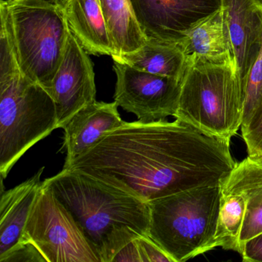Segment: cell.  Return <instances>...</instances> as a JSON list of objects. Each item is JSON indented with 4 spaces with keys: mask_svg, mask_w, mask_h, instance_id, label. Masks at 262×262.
I'll return each instance as SVG.
<instances>
[{
    "mask_svg": "<svg viewBox=\"0 0 262 262\" xmlns=\"http://www.w3.org/2000/svg\"><path fill=\"white\" fill-rule=\"evenodd\" d=\"M236 163L230 141L176 119L125 122L63 168L151 202L222 185Z\"/></svg>",
    "mask_w": 262,
    "mask_h": 262,
    "instance_id": "1",
    "label": "cell"
},
{
    "mask_svg": "<svg viewBox=\"0 0 262 262\" xmlns=\"http://www.w3.org/2000/svg\"><path fill=\"white\" fill-rule=\"evenodd\" d=\"M43 183L70 210L101 262L113 261L125 245L148 236L149 206L136 196L67 168Z\"/></svg>",
    "mask_w": 262,
    "mask_h": 262,
    "instance_id": "2",
    "label": "cell"
},
{
    "mask_svg": "<svg viewBox=\"0 0 262 262\" xmlns=\"http://www.w3.org/2000/svg\"><path fill=\"white\" fill-rule=\"evenodd\" d=\"M57 128L54 100L21 71L7 27L0 30V174Z\"/></svg>",
    "mask_w": 262,
    "mask_h": 262,
    "instance_id": "3",
    "label": "cell"
},
{
    "mask_svg": "<svg viewBox=\"0 0 262 262\" xmlns=\"http://www.w3.org/2000/svg\"><path fill=\"white\" fill-rule=\"evenodd\" d=\"M0 20L21 71L50 92L70 33L62 0H1Z\"/></svg>",
    "mask_w": 262,
    "mask_h": 262,
    "instance_id": "4",
    "label": "cell"
},
{
    "mask_svg": "<svg viewBox=\"0 0 262 262\" xmlns=\"http://www.w3.org/2000/svg\"><path fill=\"white\" fill-rule=\"evenodd\" d=\"M221 185L191 188L148 202V236L174 262L217 248Z\"/></svg>",
    "mask_w": 262,
    "mask_h": 262,
    "instance_id": "5",
    "label": "cell"
},
{
    "mask_svg": "<svg viewBox=\"0 0 262 262\" xmlns=\"http://www.w3.org/2000/svg\"><path fill=\"white\" fill-rule=\"evenodd\" d=\"M174 118L208 136L231 140L242 127L245 93L233 64L188 60Z\"/></svg>",
    "mask_w": 262,
    "mask_h": 262,
    "instance_id": "6",
    "label": "cell"
},
{
    "mask_svg": "<svg viewBox=\"0 0 262 262\" xmlns=\"http://www.w3.org/2000/svg\"><path fill=\"white\" fill-rule=\"evenodd\" d=\"M22 242L33 244L47 262H101L99 252L70 210L44 183L29 216Z\"/></svg>",
    "mask_w": 262,
    "mask_h": 262,
    "instance_id": "7",
    "label": "cell"
},
{
    "mask_svg": "<svg viewBox=\"0 0 262 262\" xmlns=\"http://www.w3.org/2000/svg\"><path fill=\"white\" fill-rule=\"evenodd\" d=\"M116 75L114 102L142 123L165 120L176 116L182 81L141 71L114 61Z\"/></svg>",
    "mask_w": 262,
    "mask_h": 262,
    "instance_id": "8",
    "label": "cell"
},
{
    "mask_svg": "<svg viewBox=\"0 0 262 262\" xmlns=\"http://www.w3.org/2000/svg\"><path fill=\"white\" fill-rule=\"evenodd\" d=\"M147 39L179 42L193 26L222 8V0H129Z\"/></svg>",
    "mask_w": 262,
    "mask_h": 262,
    "instance_id": "9",
    "label": "cell"
},
{
    "mask_svg": "<svg viewBox=\"0 0 262 262\" xmlns=\"http://www.w3.org/2000/svg\"><path fill=\"white\" fill-rule=\"evenodd\" d=\"M49 93L56 104L58 128H63L81 108L96 101L93 62L71 31Z\"/></svg>",
    "mask_w": 262,
    "mask_h": 262,
    "instance_id": "10",
    "label": "cell"
},
{
    "mask_svg": "<svg viewBox=\"0 0 262 262\" xmlns=\"http://www.w3.org/2000/svg\"><path fill=\"white\" fill-rule=\"evenodd\" d=\"M234 67L243 83L262 42V7L257 0H222Z\"/></svg>",
    "mask_w": 262,
    "mask_h": 262,
    "instance_id": "11",
    "label": "cell"
},
{
    "mask_svg": "<svg viewBox=\"0 0 262 262\" xmlns=\"http://www.w3.org/2000/svg\"><path fill=\"white\" fill-rule=\"evenodd\" d=\"M116 102H95L85 105L64 127V148L67 151L64 166L91 148L107 133L125 123Z\"/></svg>",
    "mask_w": 262,
    "mask_h": 262,
    "instance_id": "12",
    "label": "cell"
},
{
    "mask_svg": "<svg viewBox=\"0 0 262 262\" xmlns=\"http://www.w3.org/2000/svg\"><path fill=\"white\" fill-rule=\"evenodd\" d=\"M45 167L17 186L2 191L0 199V258L22 240L33 205L42 188Z\"/></svg>",
    "mask_w": 262,
    "mask_h": 262,
    "instance_id": "13",
    "label": "cell"
},
{
    "mask_svg": "<svg viewBox=\"0 0 262 262\" xmlns=\"http://www.w3.org/2000/svg\"><path fill=\"white\" fill-rule=\"evenodd\" d=\"M222 194H240L246 201L240 248L248 239L262 232V158L248 156L221 185ZM241 253V252H240Z\"/></svg>",
    "mask_w": 262,
    "mask_h": 262,
    "instance_id": "14",
    "label": "cell"
},
{
    "mask_svg": "<svg viewBox=\"0 0 262 262\" xmlns=\"http://www.w3.org/2000/svg\"><path fill=\"white\" fill-rule=\"evenodd\" d=\"M69 28L89 54L113 56L100 0H62Z\"/></svg>",
    "mask_w": 262,
    "mask_h": 262,
    "instance_id": "15",
    "label": "cell"
},
{
    "mask_svg": "<svg viewBox=\"0 0 262 262\" xmlns=\"http://www.w3.org/2000/svg\"><path fill=\"white\" fill-rule=\"evenodd\" d=\"M180 43L188 60L234 65L222 8L193 26Z\"/></svg>",
    "mask_w": 262,
    "mask_h": 262,
    "instance_id": "16",
    "label": "cell"
},
{
    "mask_svg": "<svg viewBox=\"0 0 262 262\" xmlns=\"http://www.w3.org/2000/svg\"><path fill=\"white\" fill-rule=\"evenodd\" d=\"M133 68L182 81L188 68V56L179 42L147 39L143 47L134 53L113 59Z\"/></svg>",
    "mask_w": 262,
    "mask_h": 262,
    "instance_id": "17",
    "label": "cell"
},
{
    "mask_svg": "<svg viewBox=\"0 0 262 262\" xmlns=\"http://www.w3.org/2000/svg\"><path fill=\"white\" fill-rule=\"evenodd\" d=\"M101 8L113 47V59L134 53L147 41L129 0H100Z\"/></svg>",
    "mask_w": 262,
    "mask_h": 262,
    "instance_id": "18",
    "label": "cell"
},
{
    "mask_svg": "<svg viewBox=\"0 0 262 262\" xmlns=\"http://www.w3.org/2000/svg\"><path fill=\"white\" fill-rule=\"evenodd\" d=\"M246 201L240 194H222L215 232L216 247L240 254L239 239L245 220Z\"/></svg>",
    "mask_w": 262,
    "mask_h": 262,
    "instance_id": "19",
    "label": "cell"
},
{
    "mask_svg": "<svg viewBox=\"0 0 262 262\" xmlns=\"http://www.w3.org/2000/svg\"><path fill=\"white\" fill-rule=\"evenodd\" d=\"M243 86L245 104L242 127L262 108V42L258 55L244 79Z\"/></svg>",
    "mask_w": 262,
    "mask_h": 262,
    "instance_id": "20",
    "label": "cell"
},
{
    "mask_svg": "<svg viewBox=\"0 0 262 262\" xmlns=\"http://www.w3.org/2000/svg\"><path fill=\"white\" fill-rule=\"evenodd\" d=\"M241 129L248 156L262 158V108Z\"/></svg>",
    "mask_w": 262,
    "mask_h": 262,
    "instance_id": "21",
    "label": "cell"
},
{
    "mask_svg": "<svg viewBox=\"0 0 262 262\" xmlns=\"http://www.w3.org/2000/svg\"><path fill=\"white\" fill-rule=\"evenodd\" d=\"M47 262L37 248L28 242H22L12 248L0 262Z\"/></svg>",
    "mask_w": 262,
    "mask_h": 262,
    "instance_id": "22",
    "label": "cell"
},
{
    "mask_svg": "<svg viewBox=\"0 0 262 262\" xmlns=\"http://www.w3.org/2000/svg\"><path fill=\"white\" fill-rule=\"evenodd\" d=\"M136 242L142 262H174L149 236H139Z\"/></svg>",
    "mask_w": 262,
    "mask_h": 262,
    "instance_id": "23",
    "label": "cell"
},
{
    "mask_svg": "<svg viewBox=\"0 0 262 262\" xmlns=\"http://www.w3.org/2000/svg\"><path fill=\"white\" fill-rule=\"evenodd\" d=\"M240 254L244 261L262 262V232L246 241L242 245Z\"/></svg>",
    "mask_w": 262,
    "mask_h": 262,
    "instance_id": "24",
    "label": "cell"
},
{
    "mask_svg": "<svg viewBox=\"0 0 262 262\" xmlns=\"http://www.w3.org/2000/svg\"><path fill=\"white\" fill-rule=\"evenodd\" d=\"M136 238L120 250L113 257V261L142 262Z\"/></svg>",
    "mask_w": 262,
    "mask_h": 262,
    "instance_id": "25",
    "label": "cell"
},
{
    "mask_svg": "<svg viewBox=\"0 0 262 262\" xmlns=\"http://www.w3.org/2000/svg\"><path fill=\"white\" fill-rule=\"evenodd\" d=\"M257 3L262 7V0H257Z\"/></svg>",
    "mask_w": 262,
    "mask_h": 262,
    "instance_id": "26",
    "label": "cell"
}]
</instances>
